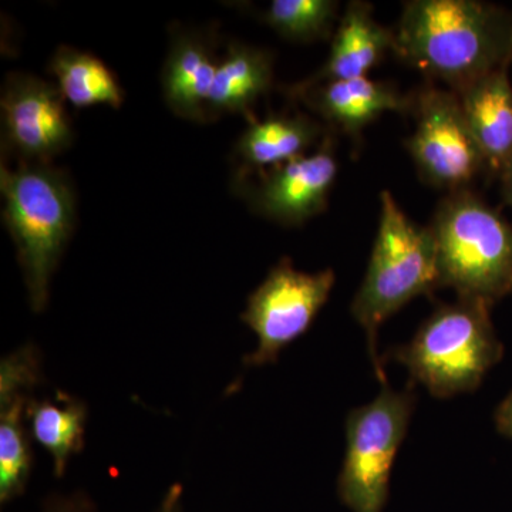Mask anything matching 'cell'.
<instances>
[{
    "label": "cell",
    "instance_id": "obj_1",
    "mask_svg": "<svg viewBox=\"0 0 512 512\" xmlns=\"http://www.w3.org/2000/svg\"><path fill=\"white\" fill-rule=\"evenodd\" d=\"M394 32L393 53L458 93L511 69L512 10L480 0H410Z\"/></svg>",
    "mask_w": 512,
    "mask_h": 512
},
{
    "label": "cell",
    "instance_id": "obj_2",
    "mask_svg": "<svg viewBox=\"0 0 512 512\" xmlns=\"http://www.w3.org/2000/svg\"><path fill=\"white\" fill-rule=\"evenodd\" d=\"M440 289L436 241L429 225L410 220L392 192L380 194L379 228L362 285L350 312L365 330L367 348L380 382H387L377 353L380 326L407 303Z\"/></svg>",
    "mask_w": 512,
    "mask_h": 512
},
{
    "label": "cell",
    "instance_id": "obj_3",
    "mask_svg": "<svg viewBox=\"0 0 512 512\" xmlns=\"http://www.w3.org/2000/svg\"><path fill=\"white\" fill-rule=\"evenodd\" d=\"M3 222L18 251L33 311H45L50 279L76 220V198L69 177L50 164L2 165Z\"/></svg>",
    "mask_w": 512,
    "mask_h": 512
},
{
    "label": "cell",
    "instance_id": "obj_4",
    "mask_svg": "<svg viewBox=\"0 0 512 512\" xmlns=\"http://www.w3.org/2000/svg\"><path fill=\"white\" fill-rule=\"evenodd\" d=\"M440 288L488 305L512 292V224L474 192L446 194L429 224Z\"/></svg>",
    "mask_w": 512,
    "mask_h": 512
},
{
    "label": "cell",
    "instance_id": "obj_5",
    "mask_svg": "<svg viewBox=\"0 0 512 512\" xmlns=\"http://www.w3.org/2000/svg\"><path fill=\"white\" fill-rule=\"evenodd\" d=\"M490 311L488 303L477 299L441 305L390 356L434 397L474 392L504 353Z\"/></svg>",
    "mask_w": 512,
    "mask_h": 512
},
{
    "label": "cell",
    "instance_id": "obj_6",
    "mask_svg": "<svg viewBox=\"0 0 512 512\" xmlns=\"http://www.w3.org/2000/svg\"><path fill=\"white\" fill-rule=\"evenodd\" d=\"M412 389L394 392L387 382L373 402L357 407L346 420V454L339 493L350 510L382 512L390 474L414 410Z\"/></svg>",
    "mask_w": 512,
    "mask_h": 512
},
{
    "label": "cell",
    "instance_id": "obj_7",
    "mask_svg": "<svg viewBox=\"0 0 512 512\" xmlns=\"http://www.w3.org/2000/svg\"><path fill=\"white\" fill-rule=\"evenodd\" d=\"M412 114L416 126L404 147L424 184L450 194L487 175L456 93L427 83L413 93Z\"/></svg>",
    "mask_w": 512,
    "mask_h": 512
},
{
    "label": "cell",
    "instance_id": "obj_8",
    "mask_svg": "<svg viewBox=\"0 0 512 512\" xmlns=\"http://www.w3.org/2000/svg\"><path fill=\"white\" fill-rule=\"evenodd\" d=\"M335 282L333 269L308 274L298 271L289 258L279 261L251 293L241 315L258 338V348L245 357V365L275 363L282 350L311 328Z\"/></svg>",
    "mask_w": 512,
    "mask_h": 512
},
{
    "label": "cell",
    "instance_id": "obj_9",
    "mask_svg": "<svg viewBox=\"0 0 512 512\" xmlns=\"http://www.w3.org/2000/svg\"><path fill=\"white\" fill-rule=\"evenodd\" d=\"M57 86L25 73L3 84V144L22 163L50 164L72 146L73 128Z\"/></svg>",
    "mask_w": 512,
    "mask_h": 512
},
{
    "label": "cell",
    "instance_id": "obj_10",
    "mask_svg": "<svg viewBox=\"0 0 512 512\" xmlns=\"http://www.w3.org/2000/svg\"><path fill=\"white\" fill-rule=\"evenodd\" d=\"M338 174L335 138L328 131L313 153L259 174L255 184L244 183L241 188L256 214L298 227L328 208Z\"/></svg>",
    "mask_w": 512,
    "mask_h": 512
},
{
    "label": "cell",
    "instance_id": "obj_11",
    "mask_svg": "<svg viewBox=\"0 0 512 512\" xmlns=\"http://www.w3.org/2000/svg\"><path fill=\"white\" fill-rule=\"evenodd\" d=\"M288 96L305 103L330 130L353 138H359L383 114H409L413 107V94H403L394 84L367 76L288 90Z\"/></svg>",
    "mask_w": 512,
    "mask_h": 512
},
{
    "label": "cell",
    "instance_id": "obj_12",
    "mask_svg": "<svg viewBox=\"0 0 512 512\" xmlns=\"http://www.w3.org/2000/svg\"><path fill=\"white\" fill-rule=\"evenodd\" d=\"M394 32L373 16V5L352 0L340 15L332 37L328 60L308 79L288 90H303L320 83L366 77L370 70L393 52Z\"/></svg>",
    "mask_w": 512,
    "mask_h": 512
},
{
    "label": "cell",
    "instance_id": "obj_13",
    "mask_svg": "<svg viewBox=\"0 0 512 512\" xmlns=\"http://www.w3.org/2000/svg\"><path fill=\"white\" fill-rule=\"evenodd\" d=\"M214 43L211 32L174 30L161 80L165 103L181 119L208 121V99L218 67Z\"/></svg>",
    "mask_w": 512,
    "mask_h": 512
},
{
    "label": "cell",
    "instance_id": "obj_14",
    "mask_svg": "<svg viewBox=\"0 0 512 512\" xmlns=\"http://www.w3.org/2000/svg\"><path fill=\"white\" fill-rule=\"evenodd\" d=\"M456 94L467 126L484 158L487 175L500 177L512 160L510 69L487 74Z\"/></svg>",
    "mask_w": 512,
    "mask_h": 512
},
{
    "label": "cell",
    "instance_id": "obj_15",
    "mask_svg": "<svg viewBox=\"0 0 512 512\" xmlns=\"http://www.w3.org/2000/svg\"><path fill=\"white\" fill-rule=\"evenodd\" d=\"M326 127L303 113L254 120L238 138L235 153L245 173L262 174L308 154L325 138Z\"/></svg>",
    "mask_w": 512,
    "mask_h": 512
},
{
    "label": "cell",
    "instance_id": "obj_16",
    "mask_svg": "<svg viewBox=\"0 0 512 512\" xmlns=\"http://www.w3.org/2000/svg\"><path fill=\"white\" fill-rule=\"evenodd\" d=\"M274 86V55L261 47L229 43L208 99V121L222 114H242L249 123L256 101Z\"/></svg>",
    "mask_w": 512,
    "mask_h": 512
},
{
    "label": "cell",
    "instance_id": "obj_17",
    "mask_svg": "<svg viewBox=\"0 0 512 512\" xmlns=\"http://www.w3.org/2000/svg\"><path fill=\"white\" fill-rule=\"evenodd\" d=\"M86 421V404L67 394H57L56 400H29L26 424L30 437L52 456L56 477H63L70 457L82 451Z\"/></svg>",
    "mask_w": 512,
    "mask_h": 512
},
{
    "label": "cell",
    "instance_id": "obj_18",
    "mask_svg": "<svg viewBox=\"0 0 512 512\" xmlns=\"http://www.w3.org/2000/svg\"><path fill=\"white\" fill-rule=\"evenodd\" d=\"M49 70L57 80L63 99L77 109L106 104L120 109L124 101L116 74L99 57L60 46L50 60Z\"/></svg>",
    "mask_w": 512,
    "mask_h": 512
},
{
    "label": "cell",
    "instance_id": "obj_19",
    "mask_svg": "<svg viewBox=\"0 0 512 512\" xmlns=\"http://www.w3.org/2000/svg\"><path fill=\"white\" fill-rule=\"evenodd\" d=\"M28 397L0 406V501L8 503L25 491L32 473L33 453L26 424Z\"/></svg>",
    "mask_w": 512,
    "mask_h": 512
},
{
    "label": "cell",
    "instance_id": "obj_20",
    "mask_svg": "<svg viewBox=\"0 0 512 512\" xmlns=\"http://www.w3.org/2000/svg\"><path fill=\"white\" fill-rule=\"evenodd\" d=\"M339 9L335 0H274L262 19L289 42L312 43L335 35Z\"/></svg>",
    "mask_w": 512,
    "mask_h": 512
},
{
    "label": "cell",
    "instance_id": "obj_21",
    "mask_svg": "<svg viewBox=\"0 0 512 512\" xmlns=\"http://www.w3.org/2000/svg\"><path fill=\"white\" fill-rule=\"evenodd\" d=\"M40 376V356L35 346H23L5 357L0 365V406L28 397V392L39 384Z\"/></svg>",
    "mask_w": 512,
    "mask_h": 512
},
{
    "label": "cell",
    "instance_id": "obj_22",
    "mask_svg": "<svg viewBox=\"0 0 512 512\" xmlns=\"http://www.w3.org/2000/svg\"><path fill=\"white\" fill-rule=\"evenodd\" d=\"M46 512H93L92 504L83 495H73L70 498H59L53 501Z\"/></svg>",
    "mask_w": 512,
    "mask_h": 512
},
{
    "label": "cell",
    "instance_id": "obj_23",
    "mask_svg": "<svg viewBox=\"0 0 512 512\" xmlns=\"http://www.w3.org/2000/svg\"><path fill=\"white\" fill-rule=\"evenodd\" d=\"M498 433L512 440V392L503 400L495 412Z\"/></svg>",
    "mask_w": 512,
    "mask_h": 512
},
{
    "label": "cell",
    "instance_id": "obj_24",
    "mask_svg": "<svg viewBox=\"0 0 512 512\" xmlns=\"http://www.w3.org/2000/svg\"><path fill=\"white\" fill-rule=\"evenodd\" d=\"M181 500H183V487L174 484L164 495L157 512H181Z\"/></svg>",
    "mask_w": 512,
    "mask_h": 512
},
{
    "label": "cell",
    "instance_id": "obj_25",
    "mask_svg": "<svg viewBox=\"0 0 512 512\" xmlns=\"http://www.w3.org/2000/svg\"><path fill=\"white\" fill-rule=\"evenodd\" d=\"M498 180H500L501 195H503L505 205H508L512 210V160L510 161V164L504 168V171L500 174Z\"/></svg>",
    "mask_w": 512,
    "mask_h": 512
},
{
    "label": "cell",
    "instance_id": "obj_26",
    "mask_svg": "<svg viewBox=\"0 0 512 512\" xmlns=\"http://www.w3.org/2000/svg\"><path fill=\"white\" fill-rule=\"evenodd\" d=\"M510 73H511V79H512V63H511Z\"/></svg>",
    "mask_w": 512,
    "mask_h": 512
}]
</instances>
